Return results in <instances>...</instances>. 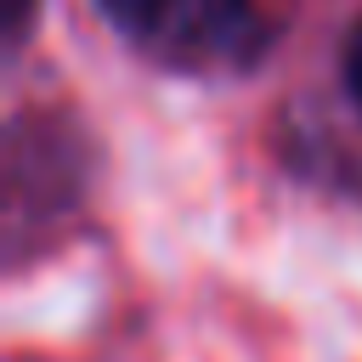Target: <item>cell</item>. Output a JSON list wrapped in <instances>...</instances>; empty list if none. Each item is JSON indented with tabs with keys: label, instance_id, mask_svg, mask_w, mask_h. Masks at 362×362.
Instances as JSON below:
<instances>
[{
	"label": "cell",
	"instance_id": "6da1fadb",
	"mask_svg": "<svg viewBox=\"0 0 362 362\" xmlns=\"http://www.w3.org/2000/svg\"><path fill=\"white\" fill-rule=\"evenodd\" d=\"M260 11L255 0H170L164 23L153 28L158 45H170L175 62L192 68H232L260 51Z\"/></svg>",
	"mask_w": 362,
	"mask_h": 362
},
{
	"label": "cell",
	"instance_id": "7a4b0ae2",
	"mask_svg": "<svg viewBox=\"0 0 362 362\" xmlns=\"http://www.w3.org/2000/svg\"><path fill=\"white\" fill-rule=\"evenodd\" d=\"M102 6V17L119 28V34H130V40H153V28L164 23V11H170V0H96Z\"/></svg>",
	"mask_w": 362,
	"mask_h": 362
},
{
	"label": "cell",
	"instance_id": "3957f363",
	"mask_svg": "<svg viewBox=\"0 0 362 362\" xmlns=\"http://www.w3.org/2000/svg\"><path fill=\"white\" fill-rule=\"evenodd\" d=\"M339 74H345V90H351V102L362 107V23L345 34V51H339Z\"/></svg>",
	"mask_w": 362,
	"mask_h": 362
},
{
	"label": "cell",
	"instance_id": "277c9868",
	"mask_svg": "<svg viewBox=\"0 0 362 362\" xmlns=\"http://www.w3.org/2000/svg\"><path fill=\"white\" fill-rule=\"evenodd\" d=\"M28 11H34V0H6V23H11V40H23V28H28Z\"/></svg>",
	"mask_w": 362,
	"mask_h": 362
}]
</instances>
